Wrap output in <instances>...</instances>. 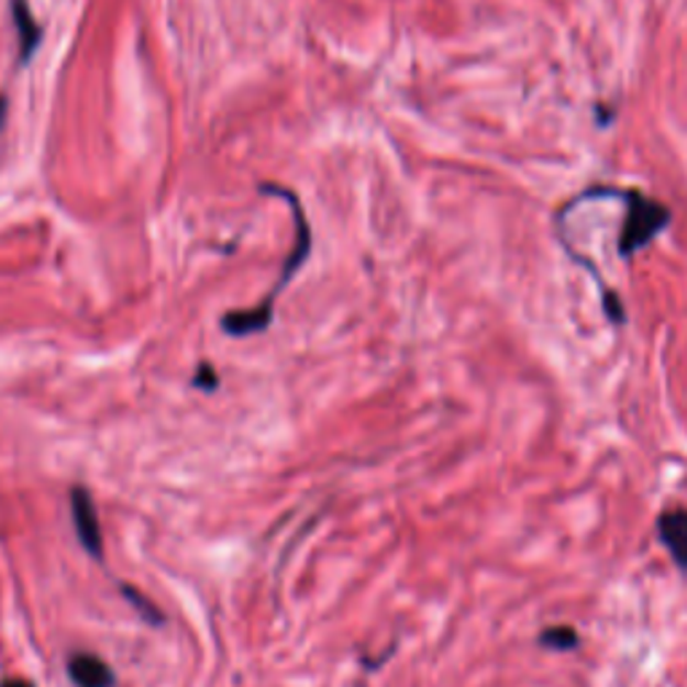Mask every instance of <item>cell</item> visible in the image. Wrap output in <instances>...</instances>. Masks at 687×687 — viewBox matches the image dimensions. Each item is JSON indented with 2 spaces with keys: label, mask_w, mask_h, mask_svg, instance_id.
Returning <instances> with one entry per match:
<instances>
[{
  "label": "cell",
  "mask_w": 687,
  "mask_h": 687,
  "mask_svg": "<svg viewBox=\"0 0 687 687\" xmlns=\"http://www.w3.org/2000/svg\"><path fill=\"white\" fill-rule=\"evenodd\" d=\"M655 532L679 573L687 575V508H666L655 521Z\"/></svg>",
  "instance_id": "4"
},
{
  "label": "cell",
  "mask_w": 687,
  "mask_h": 687,
  "mask_svg": "<svg viewBox=\"0 0 687 687\" xmlns=\"http://www.w3.org/2000/svg\"><path fill=\"white\" fill-rule=\"evenodd\" d=\"M668 223H672V210L666 204L642 191H625V218L616 242L618 258H634L661 231L668 229Z\"/></svg>",
  "instance_id": "2"
},
{
  "label": "cell",
  "mask_w": 687,
  "mask_h": 687,
  "mask_svg": "<svg viewBox=\"0 0 687 687\" xmlns=\"http://www.w3.org/2000/svg\"><path fill=\"white\" fill-rule=\"evenodd\" d=\"M124 596L126 599L132 601V605H135V610L140 612V616H143L145 620H148V623H154V625H159L162 623V616H159V610H156L154 605H151V601H145L143 596H140L135 588H130V586H124Z\"/></svg>",
  "instance_id": "8"
},
{
  "label": "cell",
  "mask_w": 687,
  "mask_h": 687,
  "mask_svg": "<svg viewBox=\"0 0 687 687\" xmlns=\"http://www.w3.org/2000/svg\"><path fill=\"white\" fill-rule=\"evenodd\" d=\"M11 20L16 24V38H20V63L27 65L30 59H33V54L38 52L44 30L35 22L33 9L27 5V0H11Z\"/></svg>",
  "instance_id": "6"
},
{
  "label": "cell",
  "mask_w": 687,
  "mask_h": 687,
  "mask_svg": "<svg viewBox=\"0 0 687 687\" xmlns=\"http://www.w3.org/2000/svg\"><path fill=\"white\" fill-rule=\"evenodd\" d=\"M261 191H264L266 197L285 199V202L290 204V210H293V223H296V242H293V251H290L288 258H285L282 275H279L275 285H272V290L266 293L264 301H261L258 307H253V309H236V312H229L226 318L221 320L223 331H226L229 336H234V339L253 336V333L266 331V328L272 325V320H275V303H277L279 293L288 288L290 279L296 277V272L301 269L303 261H307L309 253H312V226H309L307 218H303V210H301V204H298L296 193L290 191V188H282L277 184H261Z\"/></svg>",
  "instance_id": "1"
},
{
  "label": "cell",
  "mask_w": 687,
  "mask_h": 687,
  "mask_svg": "<svg viewBox=\"0 0 687 687\" xmlns=\"http://www.w3.org/2000/svg\"><path fill=\"white\" fill-rule=\"evenodd\" d=\"M70 510H73V524H76V534L81 540V545L87 549L89 556L102 558V529H100V516H97L95 500L89 495V489L76 486L70 491Z\"/></svg>",
  "instance_id": "3"
},
{
  "label": "cell",
  "mask_w": 687,
  "mask_h": 687,
  "mask_svg": "<svg viewBox=\"0 0 687 687\" xmlns=\"http://www.w3.org/2000/svg\"><path fill=\"white\" fill-rule=\"evenodd\" d=\"M5 115H9V108H5V97L0 95V130H3L5 124Z\"/></svg>",
  "instance_id": "11"
},
{
  "label": "cell",
  "mask_w": 687,
  "mask_h": 687,
  "mask_svg": "<svg viewBox=\"0 0 687 687\" xmlns=\"http://www.w3.org/2000/svg\"><path fill=\"white\" fill-rule=\"evenodd\" d=\"M538 642L540 647L553 650V653H573L580 647V634L573 625H549V629L540 631Z\"/></svg>",
  "instance_id": "7"
},
{
  "label": "cell",
  "mask_w": 687,
  "mask_h": 687,
  "mask_svg": "<svg viewBox=\"0 0 687 687\" xmlns=\"http://www.w3.org/2000/svg\"><path fill=\"white\" fill-rule=\"evenodd\" d=\"M193 387H204V390H215V387H218V376H215V368H212L210 363H202V366L197 368V376H193Z\"/></svg>",
  "instance_id": "9"
},
{
  "label": "cell",
  "mask_w": 687,
  "mask_h": 687,
  "mask_svg": "<svg viewBox=\"0 0 687 687\" xmlns=\"http://www.w3.org/2000/svg\"><path fill=\"white\" fill-rule=\"evenodd\" d=\"M0 687H35L33 683H27V679H14V677H5L3 683H0Z\"/></svg>",
  "instance_id": "10"
},
{
  "label": "cell",
  "mask_w": 687,
  "mask_h": 687,
  "mask_svg": "<svg viewBox=\"0 0 687 687\" xmlns=\"http://www.w3.org/2000/svg\"><path fill=\"white\" fill-rule=\"evenodd\" d=\"M68 674L78 687H115L113 668L92 653L70 655Z\"/></svg>",
  "instance_id": "5"
}]
</instances>
